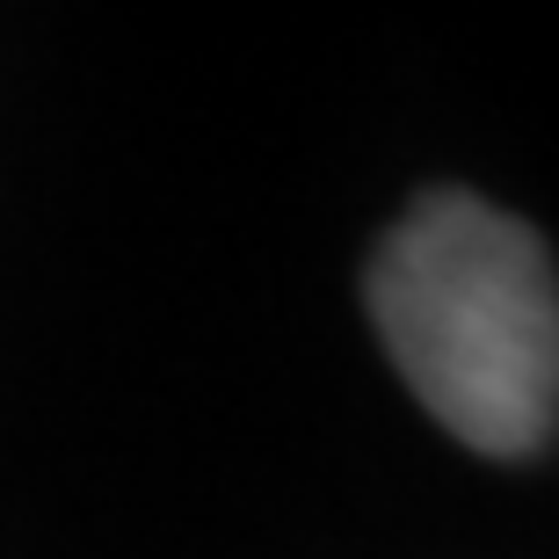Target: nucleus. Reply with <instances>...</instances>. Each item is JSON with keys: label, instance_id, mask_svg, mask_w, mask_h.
Instances as JSON below:
<instances>
[{"label": "nucleus", "instance_id": "f257e3e1", "mask_svg": "<svg viewBox=\"0 0 559 559\" xmlns=\"http://www.w3.org/2000/svg\"><path fill=\"white\" fill-rule=\"evenodd\" d=\"M371 328L457 443L538 451L559 421V276L538 233L465 189L421 197L371 262Z\"/></svg>", "mask_w": 559, "mask_h": 559}]
</instances>
